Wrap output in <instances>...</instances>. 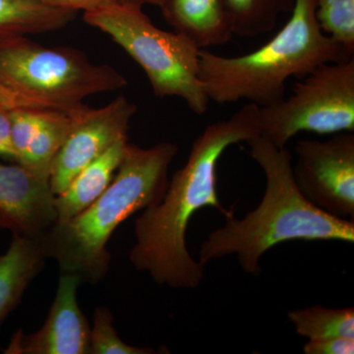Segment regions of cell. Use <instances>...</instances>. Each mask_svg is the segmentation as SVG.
Returning a JSON list of instances; mask_svg holds the SVG:
<instances>
[{
	"label": "cell",
	"mask_w": 354,
	"mask_h": 354,
	"mask_svg": "<svg viewBox=\"0 0 354 354\" xmlns=\"http://www.w3.org/2000/svg\"><path fill=\"white\" fill-rule=\"evenodd\" d=\"M259 106L249 102L228 120L208 125L193 142L187 162L172 176L164 198L135 221L136 243L129 256L135 269L148 272L158 285L199 288L205 267L188 251V225L206 207L225 216L234 214L218 199V160L230 146L259 136Z\"/></svg>",
	"instance_id": "6da1fadb"
},
{
	"label": "cell",
	"mask_w": 354,
	"mask_h": 354,
	"mask_svg": "<svg viewBox=\"0 0 354 354\" xmlns=\"http://www.w3.org/2000/svg\"><path fill=\"white\" fill-rule=\"evenodd\" d=\"M249 155L266 176V190L259 206L239 220L225 216V225L203 242L199 261L236 256L244 272L259 276L260 260L272 247L288 241H342L353 243L354 221L326 213L298 190L292 174V156L259 136L246 142Z\"/></svg>",
	"instance_id": "7a4b0ae2"
},
{
	"label": "cell",
	"mask_w": 354,
	"mask_h": 354,
	"mask_svg": "<svg viewBox=\"0 0 354 354\" xmlns=\"http://www.w3.org/2000/svg\"><path fill=\"white\" fill-rule=\"evenodd\" d=\"M178 147L162 142L151 148L128 146L113 181L88 208L41 237L48 258L60 272L77 274L82 283H97L109 272L106 246L121 223L136 212L158 204L167 192L169 165Z\"/></svg>",
	"instance_id": "3957f363"
},
{
	"label": "cell",
	"mask_w": 354,
	"mask_h": 354,
	"mask_svg": "<svg viewBox=\"0 0 354 354\" xmlns=\"http://www.w3.org/2000/svg\"><path fill=\"white\" fill-rule=\"evenodd\" d=\"M290 13L268 43L246 55L221 57L200 50L199 77L209 102L272 106L286 97L288 79L300 80L320 65L354 57L320 29L315 0H295Z\"/></svg>",
	"instance_id": "277c9868"
},
{
	"label": "cell",
	"mask_w": 354,
	"mask_h": 354,
	"mask_svg": "<svg viewBox=\"0 0 354 354\" xmlns=\"http://www.w3.org/2000/svg\"><path fill=\"white\" fill-rule=\"evenodd\" d=\"M88 25L109 35L142 67L158 97H179L203 115L209 100L199 77L200 48L187 37L153 24L131 2L84 13Z\"/></svg>",
	"instance_id": "5b68a950"
},
{
	"label": "cell",
	"mask_w": 354,
	"mask_h": 354,
	"mask_svg": "<svg viewBox=\"0 0 354 354\" xmlns=\"http://www.w3.org/2000/svg\"><path fill=\"white\" fill-rule=\"evenodd\" d=\"M0 84L62 111L82 106L88 95L127 85L120 72L97 65L71 48H46L26 37L0 41Z\"/></svg>",
	"instance_id": "8992f818"
},
{
	"label": "cell",
	"mask_w": 354,
	"mask_h": 354,
	"mask_svg": "<svg viewBox=\"0 0 354 354\" xmlns=\"http://www.w3.org/2000/svg\"><path fill=\"white\" fill-rule=\"evenodd\" d=\"M293 86L290 97L260 108V135L278 148L301 132L354 131V57L324 64Z\"/></svg>",
	"instance_id": "52a82bcc"
},
{
	"label": "cell",
	"mask_w": 354,
	"mask_h": 354,
	"mask_svg": "<svg viewBox=\"0 0 354 354\" xmlns=\"http://www.w3.org/2000/svg\"><path fill=\"white\" fill-rule=\"evenodd\" d=\"M292 165L302 196L326 213L354 220V135L337 133L326 141L300 140Z\"/></svg>",
	"instance_id": "ba28073f"
},
{
	"label": "cell",
	"mask_w": 354,
	"mask_h": 354,
	"mask_svg": "<svg viewBox=\"0 0 354 354\" xmlns=\"http://www.w3.org/2000/svg\"><path fill=\"white\" fill-rule=\"evenodd\" d=\"M136 111L137 106L123 95L102 108L82 104L74 111L73 127L51 165L50 184L55 196L115 142L128 138Z\"/></svg>",
	"instance_id": "9c48e42d"
},
{
	"label": "cell",
	"mask_w": 354,
	"mask_h": 354,
	"mask_svg": "<svg viewBox=\"0 0 354 354\" xmlns=\"http://www.w3.org/2000/svg\"><path fill=\"white\" fill-rule=\"evenodd\" d=\"M81 281L62 272L57 295L43 327L32 334L18 330L4 348L6 354H88L91 327L77 300Z\"/></svg>",
	"instance_id": "30bf717a"
},
{
	"label": "cell",
	"mask_w": 354,
	"mask_h": 354,
	"mask_svg": "<svg viewBox=\"0 0 354 354\" xmlns=\"http://www.w3.org/2000/svg\"><path fill=\"white\" fill-rule=\"evenodd\" d=\"M50 180L20 164L0 162V218L12 234L41 239L57 223Z\"/></svg>",
	"instance_id": "8fae6325"
},
{
	"label": "cell",
	"mask_w": 354,
	"mask_h": 354,
	"mask_svg": "<svg viewBox=\"0 0 354 354\" xmlns=\"http://www.w3.org/2000/svg\"><path fill=\"white\" fill-rule=\"evenodd\" d=\"M160 7L176 32L200 50L223 46L234 36L225 0H165Z\"/></svg>",
	"instance_id": "7c38bea8"
},
{
	"label": "cell",
	"mask_w": 354,
	"mask_h": 354,
	"mask_svg": "<svg viewBox=\"0 0 354 354\" xmlns=\"http://www.w3.org/2000/svg\"><path fill=\"white\" fill-rule=\"evenodd\" d=\"M46 259L41 239L12 234L10 245L0 255V327L20 304Z\"/></svg>",
	"instance_id": "4fadbf2b"
},
{
	"label": "cell",
	"mask_w": 354,
	"mask_h": 354,
	"mask_svg": "<svg viewBox=\"0 0 354 354\" xmlns=\"http://www.w3.org/2000/svg\"><path fill=\"white\" fill-rule=\"evenodd\" d=\"M128 146V138L118 140L101 157L79 172L69 185L55 196L57 223L71 220L101 196L113 181Z\"/></svg>",
	"instance_id": "5bb4252c"
},
{
	"label": "cell",
	"mask_w": 354,
	"mask_h": 354,
	"mask_svg": "<svg viewBox=\"0 0 354 354\" xmlns=\"http://www.w3.org/2000/svg\"><path fill=\"white\" fill-rule=\"evenodd\" d=\"M74 16L39 0H0V41L62 29Z\"/></svg>",
	"instance_id": "9a60e30c"
},
{
	"label": "cell",
	"mask_w": 354,
	"mask_h": 354,
	"mask_svg": "<svg viewBox=\"0 0 354 354\" xmlns=\"http://www.w3.org/2000/svg\"><path fill=\"white\" fill-rule=\"evenodd\" d=\"M76 109L44 111L38 129L19 164L41 178L50 180L51 165L73 127V113Z\"/></svg>",
	"instance_id": "2e32d148"
},
{
	"label": "cell",
	"mask_w": 354,
	"mask_h": 354,
	"mask_svg": "<svg viewBox=\"0 0 354 354\" xmlns=\"http://www.w3.org/2000/svg\"><path fill=\"white\" fill-rule=\"evenodd\" d=\"M234 34L254 38L272 32L281 14L290 13L295 0H225Z\"/></svg>",
	"instance_id": "e0dca14e"
},
{
	"label": "cell",
	"mask_w": 354,
	"mask_h": 354,
	"mask_svg": "<svg viewBox=\"0 0 354 354\" xmlns=\"http://www.w3.org/2000/svg\"><path fill=\"white\" fill-rule=\"evenodd\" d=\"M290 322L300 337L308 339L344 337L354 339V309L325 308L320 305L290 310Z\"/></svg>",
	"instance_id": "ac0fdd59"
},
{
	"label": "cell",
	"mask_w": 354,
	"mask_h": 354,
	"mask_svg": "<svg viewBox=\"0 0 354 354\" xmlns=\"http://www.w3.org/2000/svg\"><path fill=\"white\" fill-rule=\"evenodd\" d=\"M315 15L324 34L354 55V0H315Z\"/></svg>",
	"instance_id": "d6986e66"
},
{
	"label": "cell",
	"mask_w": 354,
	"mask_h": 354,
	"mask_svg": "<svg viewBox=\"0 0 354 354\" xmlns=\"http://www.w3.org/2000/svg\"><path fill=\"white\" fill-rule=\"evenodd\" d=\"M150 348H137L127 344L118 337L113 326V316L106 307L95 310L91 327L88 354H153Z\"/></svg>",
	"instance_id": "ffe728a7"
},
{
	"label": "cell",
	"mask_w": 354,
	"mask_h": 354,
	"mask_svg": "<svg viewBox=\"0 0 354 354\" xmlns=\"http://www.w3.org/2000/svg\"><path fill=\"white\" fill-rule=\"evenodd\" d=\"M44 111L46 109H16L10 111L11 142L17 164L27 152Z\"/></svg>",
	"instance_id": "44dd1931"
},
{
	"label": "cell",
	"mask_w": 354,
	"mask_h": 354,
	"mask_svg": "<svg viewBox=\"0 0 354 354\" xmlns=\"http://www.w3.org/2000/svg\"><path fill=\"white\" fill-rule=\"evenodd\" d=\"M305 354H353L354 339L335 337L308 339L304 346Z\"/></svg>",
	"instance_id": "7402d4cb"
},
{
	"label": "cell",
	"mask_w": 354,
	"mask_h": 354,
	"mask_svg": "<svg viewBox=\"0 0 354 354\" xmlns=\"http://www.w3.org/2000/svg\"><path fill=\"white\" fill-rule=\"evenodd\" d=\"M0 106L7 109H50V111H58L50 104L46 102L30 99L19 93L14 92L11 88L0 84Z\"/></svg>",
	"instance_id": "603a6c76"
},
{
	"label": "cell",
	"mask_w": 354,
	"mask_h": 354,
	"mask_svg": "<svg viewBox=\"0 0 354 354\" xmlns=\"http://www.w3.org/2000/svg\"><path fill=\"white\" fill-rule=\"evenodd\" d=\"M39 1L57 8L67 9L75 12L83 10L85 13L104 8L118 2H122V0H39Z\"/></svg>",
	"instance_id": "cb8c5ba5"
},
{
	"label": "cell",
	"mask_w": 354,
	"mask_h": 354,
	"mask_svg": "<svg viewBox=\"0 0 354 354\" xmlns=\"http://www.w3.org/2000/svg\"><path fill=\"white\" fill-rule=\"evenodd\" d=\"M165 0H122V2H131V3L138 4V6H160L164 3Z\"/></svg>",
	"instance_id": "d4e9b609"
},
{
	"label": "cell",
	"mask_w": 354,
	"mask_h": 354,
	"mask_svg": "<svg viewBox=\"0 0 354 354\" xmlns=\"http://www.w3.org/2000/svg\"><path fill=\"white\" fill-rule=\"evenodd\" d=\"M2 230H6V225H4L3 221L0 218V232H1Z\"/></svg>",
	"instance_id": "484cf974"
}]
</instances>
